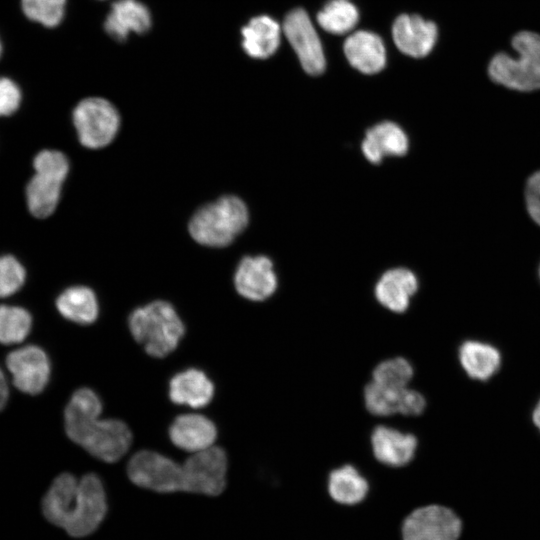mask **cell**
I'll use <instances>...</instances> for the list:
<instances>
[{"label":"cell","mask_w":540,"mask_h":540,"mask_svg":"<svg viewBox=\"0 0 540 540\" xmlns=\"http://www.w3.org/2000/svg\"><path fill=\"white\" fill-rule=\"evenodd\" d=\"M532 421L535 427L540 432V398L538 399L537 403L534 406V409L532 412Z\"/></svg>","instance_id":"38"},{"label":"cell","mask_w":540,"mask_h":540,"mask_svg":"<svg viewBox=\"0 0 540 540\" xmlns=\"http://www.w3.org/2000/svg\"><path fill=\"white\" fill-rule=\"evenodd\" d=\"M19 86L10 78L0 77V116L14 113L21 103Z\"/></svg>","instance_id":"34"},{"label":"cell","mask_w":540,"mask_h":540,"mask_svg":"<svg viewBox=\"0 0 540 540\" xmlns=\"http://www.w3.org/2000/svg\"><path fill=\"white\" fill-rule=\"evenodd\" d=\"M102 402L98 394L90 388L76 390L64 411V426L67 436L75 442L82 431L102 412Z\"/></svg>","instance_id":"22"},{"label":"cell","mask_w":540,"mask_h":540,"mask_svg":"<svg viewBox=\"0 0 540 540\" xmlns=\"http://www.w3.org/2000/svg\"><path fill=\"white\" fill-rule=\"evenodd\" d=\"M59 313L74 323L89 325L99 315V303L94 291L86 286L65 289L56 299Z\"/></svg>","instance_id":"25"},{"label":"cell","mask_w":540,"mask_h":540,"mask_svg":"<svg viewBox=\"0 0 540 540\" xmlns=\"http://www.w3.org/2000/svg\"><path fill=\"white\" fill-rule=\"evenodd\" d=\"M409 148L404 130L394 122L384 121L367 130L361 149L365 158L379 164L385 156H403Z\"/></svg>","instance_id":"19"},{"label":"cell","mask_w":540,"mask_h":540,"mask_svg":"<svg viewBox=\"0 0 540 540\" xmlns=\"http://www.w3.org/2000/svg\"><path fill=\"white\" fill-rule=\"evenodd\" d=\"M6 365L13 377L14 386L23 393L37 395L49 382L50 359L39 346L26 345L10 352Z\"/></svg>","instance_id":"11"},{"label":"cell","mask_w":540,"mask_h":540,"mask_svg":"<svg viewBox=\"0 0 540 540\" xmlns=\"http://www.w3.org/2000/svg\"><path fill=\"white\" fill-rule=\"evenodd\" d=\"M151 26L148 8L138 0L115 1L104 22L105 31L117 41H124L130 33L143 34Z\"/></svg>","instance_id":"18"},{"label":"cell","mask_w":540,"mask_h":540,"mask_svg":"<svg viewBox=\"0 0 540 540\" xmlns=\"http://www.w3.org/2000/svg\"><path fill=\"white\" fill-rule=\"evenodd\" d=\"M2 53H3V44H2V41L0 39V58L2 56Z\"/></svg>","instance_id":"39"},{"label":"cell","mask_w":540,"mask_h":540,"mask_svg":"<svg viewBox=\"0 0 540 540\" xmlns=\"http://www.w3.org/2000/svg\"><path fill=\"white\" fill-rule=\"evenodd\" d=\"M67 0H21L24 16L47 28L58 26L65 15Z\"/></svg>","instance_id":"31"},{"label":"cell","mask_w":540,"mask_h":540,"mask_svg":"<svg viewBox=\"0 0 540 540\" xmlns=\"http://www.w3.org/2000/svg\"><path fill=\"white\" fill-rule=\"evenodd\" d=\"M76 444L107 463L121 459L132 443L128 425L119 419H96L81 433Z\"/></svg>","instance_id":"9"},{"label":"cell","mask_w":540,"mask_h":540,"mask_svg":"<svg viewBox=\"0 0 540 540\" xmlns=\"http://www.w3.org/2000/svg\"><path fill=\"white\" fill-rule=\"evenodd\" d=\"M168 394L175 404L201 408L211 402L214 384L202 370L189 368L170 379Z\"/></svg>","instance_id":"21"},{"label":"cell","mask_w":540,"mask_h":540,"mask_svg":"<svg viewBox=\"0 0 540 540\" xmlns=\"http://www.w3.org/2000/svg\"><path fill=\"white\" fill-rule=\"evenodd\" d=\"M392 36L402 53L421 58L433 49L437 39V27L418 15L402 14L394 21Z\"/></svg>","instance_id":"13"},{"label":"cell","mask_w":540,"mask_h":540,"mask_svg":"<svg viewBox=\"0 0 540 540\" xmlns=\"http://www.w3.org/2000/svg\"><path fill=\"white\" fill-rule=\"evenodd\" d=\"M343 49L349 63L361 73H378L386 64L384 43L375 33L357 31L345 40Z\"/></svg>","instance_id":"20"},{"label":"cell","mask_w":540,"mask_h":540,"mask_svg":"<svg viewBox=\"0 0 540 540\" xmlns=\"http://www.w3.org/2000/svg\"><path fill=\"white\" fill-rule=\"evenodd\" d=\"M237 292L251 301H263L274 294L277 276L272 261L266 256L244 257L234 275Z\"/></svg>","instance_id":"12"},{"label":"cell","mask_w":540,"mask_h":540,"mask_svg":"<svg viewBox=\"0 0 540 540\" xmlns=\"http://www.w3.org/2000/svg\"><path fill=\"white\" fill-rule=\"evenodd\" d=\"M419 287L416 275L406 268L386 271L375 285L377 301L394 313L405 312Z\"/></svg>","instance_id":"16"},{"label":"cell","mask_w":540,"mask_h":540,"mask_svg":"<svg viewBox=\"0 0 540 540\" xmlns=\"http://www.w3.org/2000/svg\"><path fill=\"white\" fill-rule=\"evenodd\" d=\"M539 276H540V269H539Z\"/></svg>","instance_id":"40"},{"label":"cell","mask_w":540,"mask_h":540,"mask_svg":"<svg viewBox=\"0 0 540 540\" xmlns=\"http://www.w3.org/2000/svg\"><path fill=\"white\" fill-rule=\"evenodd\" d=\"M461 520L448 507L431 504L416 508L401 527L402 540H458Z\"/></svg>","instance_id":"8"},{"label":"cell","mask_w":540,"mask_h":540,"mask_svg":"<svg viewBox=\"0 0 540 540\" xmlns=\"http://www.w3.org/2000/svg\"><path fill=\"white\" fill-rule=\"evenodd\" d=\"M249 213L237 196H222L199 208L191 217L189 232L199 244L225 247L245 229Z\"/></svg>","instance_id":"3"},{"label":"cell","mask_w":540,"mask_h":540,"mask_svg":"<svg viewBox=\"0 0 540 540\" xmlns=\"http://www.w3.org/2000/svg\"><path fill=\"white\" fill-rule=\"evenodd\" d=\"M62 181L36 174L26 188L29 211L37 218H46L56 209L60 200Z\"/></svg>","instance_id":"26"},{"label":"cell","mask_w":540,"mask_h":540,"mask_svg":"<svg viewBox=\"0 0 540 540\" xmlns=\"http://www.w3.org/2000/svg\"><path fill=\"white\" fill-rule=\"evenodd\" d=\"M328 494L333 501L345 506L361 503L369 492V483L351 464L333 469L327 479Z\"/></svg>","instance_id":"24"},{"label":"cell","mask_w":540,"mask_h":540,"mask_svg":"<svg viewBox=\"0 0 540 540\" xmlns=\"http://www.w3.org/2000/svg\"><path fill=\"white\" fill-rule=\"evenodd\" d=\"M171 442L188 452H199L213 445L217 438L216 425L208 417L200 414L177 416L169 427Z\"/></svg>","instance_id":"15"},{"label":"cell","mask_w":540,"mask_h":540,"mask_svg":"<svg viewBox=\"0 0 540 540\" xmlns=\"http://www.w3.org/2000/svg\"><path fill=\"white\" fill-rule=\"evenodd\" d=\"M41 506L50 523L76 538L95 532L108 510L104 485L95 473H87L79 479L67 472L58 475Z\"/></svg>","instance_id":"1"},{"label":"cell","mask_w":540,"mask_h":540,"mask_svg":"<svg viewBox=\"0 0 540 540\" xmlns=\"http://www.w3.org/2000/svg\"><path fill=\"white\" fill-rule=\"evenodd\" d=\"M525 203L530 217L540 226V170L532 174L527 180Z\"/></svg>","instance_id":"36"},{"label":"cell","mask_w":540,"mask_h":540,"mask_svg":"<svg viewBox=\"0 0 540 540\" xmlns=\"http://www.w3.org/2000/svg\"><path fill=\"white\" fill-rule=\"evenodd\" d=\"M426 409V399L418 391L404 388L400 392L398 413L404 416H419Z\"/></svg>","instance_id":"35"},{"label":"cell","mask_w":540,"mask_h":540,"mask_svg":"<svg viewBox=\"0 0 540 540\" xmlns=\"http://www.w3.org/2000/svg\"><path fill=\"white\" fill-rule=\"evenodd\" d=\"M284 34L306 73L316 76L325 70V57L319 36L305 10L290 11L283 22Z\"/></svg>","instance_id":"10"},{"label":"cell","mask_w":540,"mask_h":540,"mask_svg":"<svg viewBox=\"0 0 540 540\" xmlns=\"http://www.w3.org/2000/svg\"><path fill=\"white\" fill-rule=\"evenodd\" d=\"M280 32L279 24L271 17H254L242 28L243 49L253 58H268L279 46Z\"/></svg>","instance_id":"23"},{"label":"cell","mask_w":540,"mask_h":540,"mask_svg":"<svg viewBox=\"0 0 540 540\" xmlns=\"http://www.w3.org/2000/svg\"><path fill=\"white\" fill-rule=\"evenodd\" d=\"M32 317L19 306L0 305V343L5 345L22 342L30 333Z\"/></svg>","instance_id":"28"},{"label":"cell","mask_w":540,"mask_h":540,"mask_svg":"<svg viewBox=\"0 0 540 540\" xmlns=\"http://www.w3.org/2000/svg\"><path fill=\"white\" fill-rule=\"evenodd\" d=\"M401 390L383 386L372 380L364 388L366 409L378 417H387L398 413Z\"/></svg>","instance_id":"30"},{"label":"cell","mask_w":540,"mask_h":540,"mask_svg":"<svg viewBox=\"0 0 540 540\" xmlns=\"http://www.w3.org/2000/svg\"><path fill=\"white\" fill-rule=\"evenodd\" d=\"M370 440L377 461L394 468L409 464L418 447V440L413 434L384 425L373 429Z\"/></svg>","instance_id":"14"},{"label":"cell","mask_w":540,"mask_h":540,"mask_svg":"<svg viewBox=\"0 0 540 540\" xmlns=\"http://www.w3.org/2000/svg\"><path fill=\"white\" fill-rule=\"evenodd\" d=\"M515 55L499 53L488 67L490 78L517 91L540 89V35L521 31L512 39Z\"/></svg>","instance_id":"4"},{"label":"cell","mask_w":540,"mask_h":540,"mask_svg":"<svg viewBox=\"0 0 540 540\" xmlns=\"http://www.w3.org/2000/svg\"><path fill=\"white\" fill-rule=\"evenodd\" d=\"M414 375L412 364L403 357H394L380 362L372 372V380L392 389L408 387Z\"/></svg>","instance_id":"29"},{"label":"cell","mask_w":540,"mask_h":540,"mask_svg":"<svg viewBox=\"0 0 540 540\" xmlns=\"http://www.w3.org/2000/svg\"><path fill=\"white\" fill-rule=\"evenodd\" d=\"M36 174L50 176L64 181L68 175L69 162L67 157L60 151L43 150L39 152L33 161Z\"/></svg>","instance_id":"33"},{"label":"cell","mask_w":540,"mask_h":540,"mask_svg":"<svg viewBox=\"0 0 540 540\" xmlns=\"http://www.w3.org/2000/svg\"><path fill=\"white\" fill-rule=\"evenodd\" d=\"M80 143L91 149L107 146L115 138L120 116L108 100L88 97L80 101L72 114Z\"/></svg>","instance_id":"5"},{"label":"cell","mask_w":540,"mask_h":540,"mask_svg":"<svg viewBox=\"0 0 540 540\" xmlns=\"http://www.w3.org/2000/svg\"><path fill=\"white\" fill-rule=\"evenodd\" d=\"M127 475L136 486L158 493L183 492L182 465L152 450L136 452L127 463Z\"/></svg>","instance_id":"6"},{"label":"cell","mask_w":540,"mask_h":540,"mask_svg":"<svg viewBox=\"0 0 540 540\" xmlns=\"http://www.w3.org/2000/svg\"><path fill=\"white\" fill-rule=\"evenodd\" d=\"M359 13L348 0H330L317 15L321 28L332 34H345L357 24Z\"/></svg>","instance_id":"27"},{"label":"cell","mask_w":540,"mask_h":540,"mask_svg":"<svg viewBox=\"0 0 540 540\" xmlns=\"http://www.w3.org/2000/svg\"><path fill=\"white\" fill-rule=\"evenodd\" d=\"M458 360L469 378L485 382L493 378L500 370L502 355L500 350L491 343L469 339L459 346Z\"/></svg>","instance_id":"17"},{"label":"cell","mask_w":540,"mask_h":540,"mask_svg":"<svg viewBox=\"0 0 540 540\" xmlns=\"http://www.w3.org/2000/svg\"><path fill=\"white\" fill-rule=\"evenodd\" d=\"M9 398V388L5 375L0 367V411L3 410Z\"/></svg>","instance_id":"37"},{"label":"cell","mask_w":540,"mask_h":540,"mask_svg":"<svg viewBox=\"0 0 540 540\" xmlns=\"http://www.w3.org/2000/svg\"><path fill=\"white\" fill-rule=\"evenodd\" d=\"M133 338L145 352L163 358L173 352L185 333V326L169 302L156 300L134 309L128 318Z\"/></svg>","instance_id":"2"},{"label":"cell","mask_w":540,"mask_h":540,"mask_svg":"<svg viewBox=\"0 0 540 540\" xmlns=\"http://www.w3.org/2000/svg\"><path fill=\"white\" fill-rule=\"evenodd\" d=\"M183 492L218 496L226 488L227 454L211 446L194 453L182 464Z\"/></svg>","instance_id":"7"},{"label":"cell","mask_w":540,"mask_h":540,"mask_svg":"<svg viewBox=\"0 0 540 540\" xmlns=\"http://www.w3.org/2000/svg\"><path fill=\"white\" fill-rule=\"evenodd\" d=\"M25 278V269L15 257L0 256V297L17 292L24 284Z\"/></svg>","instance_id":"32"}]
</instances>
